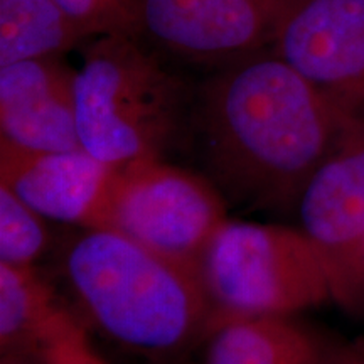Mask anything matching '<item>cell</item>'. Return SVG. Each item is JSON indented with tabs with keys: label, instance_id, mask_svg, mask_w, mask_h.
<instances>
[{
	"label": "cell",
	"instance_id": "9c48e42d",
	"mask_svg": "<svg viewBox=\"0 0 364 364\" xmlns=\"http://www.w3.org/2000/svg\"><path fill=\"white\" fill-rule=\"evenodd\" d=\"M302 230L329 265L334 299H346L351 265L364 241V120L318 167L299 201Z\"/></svg>",
	"mask_w": 364,
	"mask_h": 364
},
{
	"label": "cell",
	"instance_id": "9a60e30c",
	"mask_svg": "<svg viewBox=\"0 0 364 364\" xmlns=\"http://www.w3.org/2000/svg\"><path fill=\"white\" fill-rule=\"evenodd\" d=\"M81 38L135 36L142 31V0H56Z\"/></svg>",
	"mask_w": 364,
	"mask_h": 364
},
{
	"label": "cell",
	"instance_id": "30bf717a",
	"mask_svg": "<svg viewBox=\"0 0 364 364\" xmlns=\"http://www.w3.org/2000/svg\"><path fill=\"white\" fill-rule=\"evenodd\" d=\"M73 76L58 58L0 66V140L29 152L83 149Z\"/></svg>",
	"mask_w": 364,
	"mask_h": 364
},
{
	"label": "cell",
	"instance_id": "ac0fdd59",
	"mask_svg": "<svg viewBox=\"0 0 364 364\" xmlns=\"http://www.w3.org/2000/svg\"><path fill=\"white\" fill-rule=\"evenodd\" d=\"M0 364H44L39 354L33 353H6Z\"/></svg>",
	"mask_w": 364,
	"mask_h": 364
},
{
	"label": "cell",
	"instance_id": "7a4b0ae2",
	"mask_svg": "<svg viewBox=\"0 0 364 364\" xmlns=\"http://www.w3.org/2000/svg\"><path fill=\"white\" fill-rule=\"evenodd\" d=\"M66 272L100 329L132 351L169 356L208 332L211 304L199 267L115 230H86Z\"/></svg>",
	"mask_w": 364,
	"mask_h": 364
},
{
	"label": "cell",
	"instance_id": "52a82bcc",
	"mask_svg": "<svg viewBox=\"0 0 364 364\" xmlns=\"http://www.w3.org/2000/svg\"><path fill=\"white\" fill-rule=\"evenodd\" d=\"M118 172L85 149L29 152L0 140V184L46 220L113 230Z\"/></svg>",
	"mask_w": 364,
	"mask_h": 364
},
{
	"label": "cell",
	"instance_id": "3957f363",
	"mask_svg": "<svg viewBox=\"0 0 364 364\" xmlns=\"http://www.w3.org/2000/svg\"><path fill=\"white\" fill-rule=\"evenodd\" d=\"M81 147L110 166L159 157L174 134L182 86L135 36L95 38L73 76Z\"/></svg>",
	"mask_w": 364,
	"mask_h": 364
},
{
	"label": "cell",
	"instance_id": "6da1fadb",
	"mask_svg": "<svg viewBox=\"0 0 364 364\" xmlns=\"http://www.w3.org/2000/svg\"><path fill=\"white\" fill-rule=\"evenodd\" d=\"M359 122L273 51L235 59L204 95L216 174L235 196L263 206L300 201Z\"/></svg>",
	"mask_w": 364,
	"mask_h": 364
},
{
	"label": "cell",
	"instance_id": "7c38bea8",
	"mask_svg": "<svg viewBox=\"0 0 364 364\" xmlns=\"http://www.w3.org/2000/svg\"><path fill=\"white\" fill-rule=\"evenodd\" d=\"M75 324L31 267L0 262V349L39 354Z\"/></svg>",
	"mask_w": 364,
	"mask_h": 364
},
{
	"label": "cell",
	"instance_id": "8992f818",
	"mask_svg": "<svg viewBox=\"0 0 364 364\" xmlns=\"http://www.w3.org/2000/svg\"><path fill=\"white\" fill-rule=\"evenodd\" d=\"M270 46L341 108L364 120V0H292Z\"/></svg>",
	"mask_w": 364,
	"mask_h": 364
},
{
	"label": "cell",
	"instance_id": "ba28073f",
	"mask_svg": "<svg viewBox=\"0 0 364 364\" xmlns=\"http://www.w3.org/2000/svg\"><path fill=\"white\" fill-rule=\"evenodd\" d=\"M292 0H142V31L198 61L240 59L272 44Z\"/></svg>",
	"mask_w": 364,
	"mask_h": 364
},
{
	"label": "cell",
	"instance_id": "4fadbf2b",
	"mask_svg": "<svg viewBox=\"0 0 364 364\" xmlns=\"http://www.w3.org/2000/svg\"><path fill=\"white\" fill-rule=\"evenodd\" d=\"M81 41L56 0H0V66L59 58Z\"/></svg>",
	"mask_w": 364,
	"mask_h": 364
},
{
	"label": "cell",
	"instance_id": "8fae6325",
	"mask_svg": "<svg viewBox=\"0 0 364 364\" xmlns=\"http://www.w3.org/2000/svg\"><path fill=\"white\" fill-rule=\"evenodd\" d=\"M204 364H327L331 348L290 317L263 316L209 326Z\"/></svg>",
	"mask_w": 364,
	"mask_h": 364
},
{
	"label": "cell",
	"instance_id": "277c9868",
	"mask_svg": "<svg viewBox=\"0 0 364 364\" xmlns=\"http://www.w3.org/2000/svg\"><path fill=\"white\" fill-rule=\"evenodd\" d=\"M199 272L213 307L209 326L290 317L334 299L324 253L306 231L289 226L226 220L204 250Z\"/></svg>",
	"mask_w": 364,
	"mask_h": 364
},
{
	"label": "cell",
	"instance_id": "e0dca14e",
	"mask_svg": "<svg viewBox=\"0 0 364 364\" xmlns=\"http://www.w3.org/2000/svg\"><path fill=\"white\" fill-rule=\"evenodd\" d=\"M359 292H364V241L361 247H359L356 257H354L351 270H349L344 302L356 300Z\"/></svg>",
	"mask_w": 364,
	"mask_h": 364
},
{
	"label": "cell",
	"instance_id": "5bb4252c",
	"mask_svg": "<svg viewBox=\"0 0 364 364\" xmlns=\"http://www.w3.org/2000/svg\"><path fill=\"white\" fill-rule=\"evenodd\" d=\"M43 216L0 184V262L31 267L46 248Z\"/></svg>",
	"mask_w": 364,
	"mask_h": 364
},
{
	"label": "cell",
	"instance_id": "2e32d148",
	"mask_svg": "<svg viewBox=\"0 0 364 364\" xmlns=\"http://www.w3.org/2000/svg\"><path fill=\"white\" fill-rule=\"evenodd\" d=\"M327 364H364V339L331 348Z\"/></svg>",
	"mask_w": 364,
	"mask_h": 364
},
{
	"label": "cell",
	"instance_id": "5b68a950",
	"mask_svg": "<svg viewBox=\"0 0 364 364\" xmlns=\"http://www.w3.org/2000/svg\"><path fill=\"white\" fill-rule=\"evenodd\" d=\"M226 221L220 194L206 181L159 157L120 167L113 230L166 257L199 267Z\"/></svg>",
	"mask_w": 364,
	"mask_h": 364
}]
</instances>
